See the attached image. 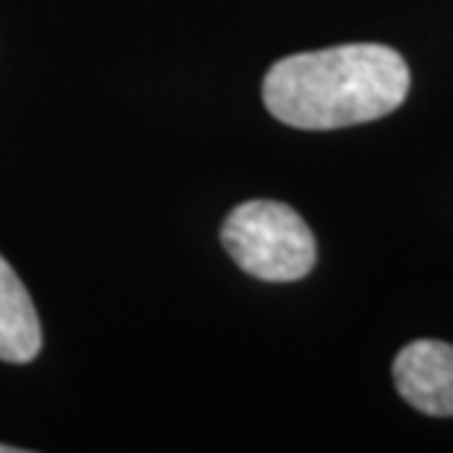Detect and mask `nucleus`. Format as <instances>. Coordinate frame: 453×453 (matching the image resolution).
I'll list each match as a JSON object with an SVG mask.
<instances>
[{
	"label": "nucleus",
	"instance_id": "f257e3e1",
	"mask_svg": "<svg viewBox=\"0 0 453 453\" xmlns=\"http://www.w3.org/2000/svg\"><path fill=\"white\" fill-rule=\"evenodd\" d=\"M410 65L386 44H339L271 65L265 110L297 130H342L386 118L410 95Z\"/></svg>",
	"mask_w": 453,
	"mask_h": 453
},
{
	"label": "nucleus",
	"instance_id": "f03ea898",
	"mask_svg": "<svg viewBox=\"0 0 453 453\" xmlns=\"http://www.w3.org/2000/svg\"><path fill=\"white\" fill-rule=\"evenodd\" d=\"M221 244L235 265L265 283H295L310 274L319 259L310 224L277 201L235 206L224 219Z\"/></svg>",
	"mask_w": 453,
	"mask_h": 453
},
{
	"label": "nucleus",
	"instance_id": "7ed1b4c3",
	"mask_svg": "<svg viewBox=\"0 0 453 453\" xmlns=\"http://www.w3.org/2000/svg\"><path fill=\"white\" fill-rule=\"evenodd\" d=\"M392 374L410 406L433 418H453V344L436 339L410 342L395 357Z\"/></svg>",
	"mask_w": 453,
	"mask_h": 453
},
{
	"label": "nucleus",
	"instance_id": "20e7f679",
	"mask_svg": "<svg viewBox=\"0 0 453 453\" xmlns=\"http://www.w3.org/2000/svg\"><path fill=\"white\" fill-rule=\"evenodd\" d=\"M42 350V324L33 297L15 274L12 265L0 257V359L24 365Z\"/></svg>",
	"mask_w": 453,
	"mask_h": 453
},
{
	"label": "nucleus",
	"instance_id": "39448f33",
	"mask_svg": "<svg viewBox=\"0 0 453 453\" xmlns=\"http://www.w3.org/2000/svg\"><path fill=\"white\" fill-rule=\"evenodd\" d=\"M0 453H18V448H9V445H0Z\"/></svg>",
	"mask_w": 453,
	"mask_h": 453
}]
</instances>
